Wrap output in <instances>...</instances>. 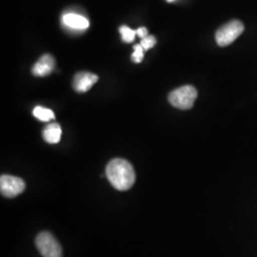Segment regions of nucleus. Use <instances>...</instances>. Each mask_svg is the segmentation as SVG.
Returning a JSON list of instances; mask_svg holds the SVG:
<instances>
[{
    "label": "nucleus",
    "mask_w": 257,
    "mask_h": 257,
    "mask_svg": "<svg viewBox=\"0 0 257 257\" xmlns=\"http://www.w3.org/2000/svg\"><path fill=\"white\" fill-rule=\"evenodd\" d=\"M106 176L112 187L118 191H127L136 181V173L133 166L122 158L110 160L106 168Z\"/></svg>",
    "instance_id": "obj_1"
},
{
    "label": "nucleus",
    "mask_w": 257,
    "mask_h": 257,
    "mask_svg": "<svg viewBox=\"0 0 257 257\" xmlns=\"http://www.w3.org/2000/svg\"><path fill=\"white\" fill-rule=\"evenodd\" d=\"M197 98L196 89L187 85L180 88H177L169 94V102L172 106H174L180 110H190L193 107L195 99Z\"/></svg>",
    "instance_id": "obj_2"
},
{
    "label": "nucleus",
    "mask_w": 257,
    "mask_h": 257,
    "mask_svg": "<svg viewBox=\"0 0 257 257\" xmlns=\"http://www.w3.org/2000/svg\"><path fill=\"white\" fill-rule=\"evenodd\" d=\"M244 24L239 20H231L216 31L215 40L217 45L226 47L234 42L244 32Z\"/></svg>",
    "instance_id": "obj_3"
},
{
    "label": "nucleus",
    "mask_w": 257,
    "mask_h": 257,
    "mask_svg": "<svg viewBox=\"0 0 257 257\" xmlns=\"http://www.w3.org/2000/svg\"><path fill=\"white\" fill-rule=\"evenodd\" d=\"M36 245L40 254L43 257H62V248L55 236L43 231L37 235Z\"/></svg>",
    "instance_id": "obj_4"
},
{
    "label": "nucleus",
    "mask_w": 257,
    "mask_h": 257,
    "mask_svg": "<svg viewBox=\"0 0 257 257\" xmlns=\"http://www.w3.org/2000/svg\"><path fill=\"white\" fill-rule=\"evenodd\" d=\"M26 185L23 179L13 175H1L0 177V191L2 195L6 197H16L25 190Z\"/></svg>",
    "instance_id": "obj_5"
},
{
    "label": "nucleus",
    "mask_w": 257,
    "mask_h": 257,
    "mask_svg": "<svg viewBox=\"0 0 257 257\" xmlns=\"http://www.w3.org/2000/svg\"><path fill=\"white\" fill-rule=\"evenodd\" d=\"M98 76L89 72H81L75 74L73 81L74 91L77 92H86L91 90L92 86L97 82Z\"/></svg>",
    "instance_id": "obj_6"
},
{
    "label": "nucleus",
    "mask_w": 257,
    "mask_h": 257,
    "mask_svg": "<svg viewBox=\"0 0 257 257\" xmlns=\"http://www.w3.org/2000/svg\"><path fill=\"white\" fill-rule=\"evenodd\" d=\"M62 22L65 27L74 32H83L90 26V22L88 19L83 16L74 13L64 15L62 18Z\"/></svg>",
    "instance_id": "obj_7"
},
{
    "label": "nucleus",
    "mask_w": 257,
    "mask_h": 257,
    "mask_svg": "<svg viewBox=\"0 0 257 257\" xmlns=\"http://www.w3.org/2000/svg\"><path fill=\"white\" fill-rule=\"evenodd\" d=\"M55 58L51 55H42L32 69V73L36 76H46L51 74L55 69Z\"/></svg>",
    "instance_id": "obj_8"
},
{
    "label": "nucleus",
    "mask_w": 257,
    "mask_h": 257,
    "mask_svg": "<svg viewBox=\"0 0 257 257\" xmlns=\"http://www.w3.org/2000/svg\"><path fill=\"white\" fill-rule=\"evenodd\" d=\"M43 138L47 143L56 144L60 141L62 136V130L59 124L52 123L46 126L43 131Z\"/></svg>",
    "instance_id": "obj_9"
},
{
    "label": "nucleus",
    "mask_w": 257,
    "mask_h": 257,
    "mask_svg": "<svg viewBox=\"0 0 257 257\" xmlns=\"http://www.w3.org/2000/svg\"><path fill=\"white\" fill-rule=\"evenodd\" d=\"M33 114L37 117V119L43 122H48L50 120L55 119V113L53 110L40 107V106H37L34 109Z\"/></svg>",
    "instance_id": "obj_10"
},
{
    "label": "nucleus",
    "mask_w": 257,
    "mask_h": 257,
    "mask_svg": "<svg viewBox=\"0 0 257 257\" xmlns=\"http://www.w3.org/2000/svg\"><path fill=\"white\" fill-rule=\"evenodd\" d=\"M119 32L121 37H122V40L127 43L133 42L135 40L136 35H137V31H134L127 26H121Z\"/></svg>",
    "instance_id": "obj_11"
},
{
    "label": "nucleus",
    "mask_w": 257,
    "mask_h": 257,
    "mask_svg": "<svg viewBox=\"0 0 257 257\" xmlns=\"http://www.w3.org/2000/svg\"><path fill=\"white\" fill-rule=\"evenodd\" d=\"M135 49V52L134 54L132 55V60L135 62V63H140L142 62L143 60V57H144V49L143 47L141 46L140 44H137L134 47Z\"/></svg>",
    "instance_id": "obj_12"
},
{
    "label": "nucleus",
    "mask_w": 257,
    "mask_h": 257,
    "mask_svg": "<svg viewBox=\"0 0 257 257\" xmlns=\"http://www.w3.org/2000/svg\"><path fill=\"white\" fill-rule=\"evenodd\" d=\"M156 44V37L153 36H148V37L142 38L141 40V46L143 47L144 50H150Z\"/></svg>",
    "instance_id": "obj_13"
},
{
    "label": "nucleus",
    "mask_w": 257,
    "mask_h": 257,
    "mask_svg": "<svg viewBox=\"0 0 257 257\" xmlns=\"http://www.w3.org/2000/svg\"><path fill=\"white\" fill-rule=\"evenodd\" d=\"M137 35L140 38H144V37H148L149 35H148L147 29L144 27L139 28V29L137 30Z\"/></svg>",
    "instance_id": "obj_14"
},
{
    "label": "nucleus",
    "mask_w": 257,
    "mask_h": 257,
    "mask_svg": "<svg viewBox=\"0 0 257 257\" xmlns=\"http://www.w3.org/2000/svg\"><path fill=\"white\" fill-rule=\"evenodd\" d=\"M168 1H169V2H172V1H174V0H168Z\"/></svg>",
    "instance_id": "obj_15"
}]
</instances>
